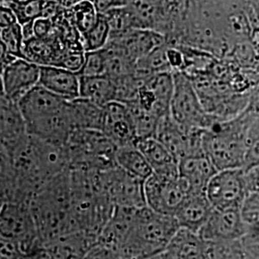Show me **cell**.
<instances>
[{"mask_svg": "<svg viewBox=\"0 0 259 259\" xmlns=\"http://www.w3.org/2000/svg\"><path fill=\"white\" fill-rule=\"evenodd\" d=\"M1 239L0 254L1 258H24L19 245L15 241L8 240L4 238Z\"/></svg>", "mask_w": 259, "mask_h": 259, "instance_id": "obj_38", "label": "cell"}, {"mask_svg": "<svg viewBox=\"0 0 259 259\" xmlns=\"http://www.w3.org/2000/svg\"><path fill=\"white\" fill-rule=\"evenodd\" d=\"M167 59L173 71H183L185 67V54L179 46L168 44L166 50Z\"/></svg>", "mask_w": 259, "mask_h": 259, "instance_id": "obj_35", "label": "cell"}, {"mask_svg": "<svg viewBox=\"0 0 259 259\" xmlns=\"http://www.w3.org/2000/svg\"><path fill=\"white\" fill-rule=\"evenodd\" d=\"M54 32V21L50 18H38L34 21V36L37 37H50Z\"/></svg>", "mask_w": 259, "mask_h": 259, "instance_id": "obj_37", "label": "cell"}, {"mask_svg": "<svg viewBox=\"0 0 259 259\" xmlns=\"http://www.w3.org/2000/svg\"><path fill=\"white\" fill-rule=\"evenodd\" d=\"M29 1H31V0H1V4H5V5H8L10 7H12V6L27 3Z\"/></svg>", "mask_w": 259, "mask_h": 259, "instance_id": "obj_44", "label": "cell"}, {"mask_svg": "<svg viewBox=\"0 0 259 259\" xmlns=\"http://www.w3.org/2000/svg\"><path fill=\"white\" fill-rule=\"evenodd\" d=\"M40 65L18 58L1 70V93L14 102L19 100L39 82Z\"/></svg>", "mask_w": 259, "mask_h": 259, "instance_id": "obj_11", "label": "cell"}, {"mask_svg": "<svg viewBox=\"0 0 259 259\" xmlns=\"http://www.w3.org/2000/svg\"><path fill=\"white\" fill-rule=\"evenodd\" d=\"M243 243L251 258H259V228L250 227L249 232L243 237Z\"/></svg>", "mask_w": 259, "mask_h": 259, "instance_id": "obj_36", "label": "cell"}, {"mask_svg": "<svg viewBox=\"0 0 259 259\" xmlns=\"http://www.w3.org/2000/svg\"><path fill=\"white\" fill-rule=\"evenodd\" d=\"M135 124L137 140L155 138L159 118L152 112L143 110L135 101L126 104ZM137 142V141H136Z\"/></svg>", "mask_w": 259, "mask_h": 259, "instance_id": "obj_28", "label": "cell"}, {"mask_svg": "<svg viewBox=\"0 0 259 259\" xmlns=\"http://www.w3.org/2000/svg\"><path fill=\"white\" fill-rule=\"evenodd\" d=\"M0 238L15 241L24 258H37L44 243L30 205L18 203L1 204Z\"/></svg>", "mask_w": 259, "mask_h": 259, "instance_id": "obj_3", "label": "cell"}, {"mask_svg": "<svg viewBox=\"0 0 259 259\" xmlns=\"http://www.w3.org/2000/svg\"><path fill=\"white\" fill-rule=\"evenodd\" d=\"M80 97L105 107L116 100V84L106 74L80 76Z\"/></svg>", "mask_w": 259, "mask_h": 259, "instance_id": "obj_22", "label": "cell"}, {"mask_svg": "<svg viewBox=\"0 0 259 259\" xmlns=\"http://www.w3.org/2000/svg\"><path fill=\"white\" fill-rule=\"evenodd\" d=\"M205 194L216 209L242 207L250 192L245 169H223L215 173L205 189Z\"/></svg>", "mask_w": 259, "mask_h": 259, "instance_id": "obj_5", "label": "cell"}, {"mask_svg": "<svg viewBox=\"0 0 259 259\" xmlns=\"http://www.w3.org/2000/svg\"><path fill=\"white\" fill-rule=\"evenodd\" d=\"M100 175L103 193L110 198L114 205L135 208L146 205L145 181L131 175L117 165L102 170Z\"/></svg>", "mask_w": 259, "mask_h": 259, "instance_id": "obj_6", "label": "cell"}, {"mask_svg": "<svg viewBox=\"0 0 259 259\" xmlns=\"http://www.w3.org/2000/svg\"><path fill=\"white\" fill-rule=\"evenodd\" d=\"M39 84L67 101L80 97V75L57 65H40Z\"/></svg>", "mask_w": 259, "mask_h": 259, "instance_id": "obj_16", "label": "cell"}, {"mask_svg": "<svg viewBox=\"0 0 259 259\" xmlns=\"http://www.w3.org/2000/svg\"><path fill=\"white\" fill-rule=\"evenodd\" d=\"M179 229L175 216L156 212L147 205L139 207L120 258H157Z\"/></svg>", "mask_w": 259, "mask_h": 259, "instance_id": "obj_1", "label": "cell"}, {"mask_svg": "<svg viewBox=\"0 0 259 259\" xmlns=\"http://www.w3.org/2000/svg\"><path fill=\"white\" fill-rule=\"evenodd\" d=\"M250 118V126L249 129L248 149L245 158L244 169L247 170L250 167L259 164V118L253 117L250 113L245 110Z\"/></svg>", "mask_w": 259, "mask_h": 259, "instance_id": "obj_32", "label": "cell"}, {"mask_svg": "<svg viewBox=\"0 0 259 259\" xmlns=\"http://www.w3.org/2000/svg\"><path fill=\"white\" fill-rule=\"evenodd\" d=\"M174 93L170 114L185 130H207L218 120L205 111L191 78L184 71H173Z\"/></svg>", "mask_w": 259, "mask_h": 259, "instance_id": "obj_4", "label": "cell"}, {"mask_svg": "<svg viewBox=\"0 0 259 259\" xmlns=\"http://www.w3.org/2000/svg\"><path fill=\"white\" fill-rule=\"evenodd\" d=\"M102 132L118 147L136 144V128L126 104L112 101L104 107Z\"/></svg>", "mask_w": 259, "mask_h": 259, "instance_id": "obj_12", "label": "cell"}, {"mask_svg": "<svg viewBox=\"0 0 259 259\" xmlns=\"http://www.w3.org/2000/svg\"><path fill=\"white\" fill-rule=\"evenodd\" d=\"M103 15L106 17L111 29L110 40L122 37L134 29L143 28L139 18L127 5L113 8Z\"/></svg>", "mask_w": 259, "mask_h": 259, "instance_id": "obj_25", "label": "cell"}, {"mask_svg": "<svg viewBox=\"0 0 259 259\" xmlns=\"http://www.w3.org/2000/svg\"><path fill=\"white\" fill-rule=\"evenodd\" d=\"M136 145L148 159L156 175L167 179L180 177L178 159L158 139H138Z\"/></svg>", "mask_w": 259, "mask_h": 259, "instance_id": "obj_19", "label": "cell"}, {"mask_svg": "<svg viewBox=\"0 0 259 259\" xmlns=\"http://www.w3.org/2000/svg\"><path fill=\"white\" fill-rule=\"evenodd\" d=\"M19 23L14 10L8 5L1 4L0 6V28L9 27Z\"/></svg>", "mask_w": 259, "mask_h": 259, "instance_id": "obj_39", "label": "cell"}, {"mask_svg": "<svg viewBox=\"0 0 259 259\" xmlns=\"http://www.w3.org/2000/svg\"><path fill=\"white\" fill-rule=\"evenodd\" d=\"M188 193L189 187L181 177L167 179L153 173L144 182L146 205L161 214L174 216Z\"/></svg>", "mask_w": 259, "mask_h": 259, "instance_id": "obj_8", "label": "cell"}, {"mask_svg": "<svg viewBox=\"0 0 259 259\" xmlns=\"http://www.w3.org/2000/svg\"><path fill=\"white\" fill-rule=\"evenodd\" d=\"M180 177L189 187L190 192H205L206 186L218 171L205 154L183 157L179 161Z\"/></svg>", "mask_w": 259, "mask_h": 259, "instance_id": "obj_18", "label": "cell"}, {"mask_svg": "<svg viewBox=\"0 0 259 259\" xmlns=\"http://www.w3.org/2000/svg\"><path fill=\"white\" fill-rule=\"evenodd\" d=\"M65 17L69 19L81 35L88 32L96 23L99 13L91 0H83L69 9H65Z\"/></svg>", "mask_w": 259, "mask_h": 259, "instance_id": "obj_27", "label": "cell"}, {"mask_svg": "<svg viewBox=\"0 0 259 259\" xmlns=\"http://www.w3.org/2000/svg\"><path fill=\"white\" fill-rule=\"evenodd\" d=\"M110 37L111 29L109 22L103 14H99L96 23L82 35L83 48L85 51L102 49L109 44Z\"/></svg>", "mask_w": 259, "mask_h": 259, "instance_id": "obj_29", "label": "cell"}, {"mask_svg": "<svg viewBox=\"0 0 259 259\" xmlns=\"http://www.w3.org/2000/svg\"><path fill=\"white\" fill-rule=\"evenodd\" d=\"M16 59L15 56L11 55L5 47L0 44V62H1V70L4 69L7 65H9L11 63H13Z\"/></svg>", "mask_w": 259, "mask_h": 259, "instance_id": "obj_42", "label": "cell"}, {"mask_svg": "<svg viewBox=\"0 0 259 259\" xmlns=\"http://www.w3.org/2000/svg\"><path fill=\"white\" fill-rule=\"evenodd\" d=\"M205 258H251L243 239L206 241Z\"/></svg>", "mask_w": 259, "mask_h": 259, "instance_id": "obj_26", "label": "cell"}, {"mask_svg": "<svg viewBox=\"0 0 259 259\" xmlns=\"http://www.w3.org/2000/svg\"><path fill=\"white\" fill-rule=\"evenodd\" d=\"M68 111L75 129L102 131L104 107L89 99L78 97L68 102Z\"/></svg>", "mask_w": 259, "mask_h": 259, "instance_id": "obj_23", "label": "cell"}, {"mask_svg": "<svg viewBox=\"0 0 259 259\" xmlns=\"http://www.w3.org/2000/svg\"><path fill=\"white\" fill-rule=\"evenodd\" d=\"M212 204L205 192H190L175 212L180 227L199 232L212 213Z\"/></svg>", "mask_w": 259, "mask_h": 259, "instance_id": "obj_15", "label": "cell"}, {"mask_svg": "<svg viewBox=\"0 0 259 259\" xmlns=\"http://www.w3.org/2000/svg\"><path fill=\"white\" fill-rule=\"evenodd\" d=\"M250 126V116L244 111L236 117L218 121L204 131V154L218 171L244 168Z\"/></svg>", "mask_w": 259, "mask_h": 259, "instance_id": "obj_2", "label": "cell"}, {"mask_svg": "<svg viewBox=\"0 0 259 259\" xmlns=\"http://www.w3.org/2000/svg\"><path fill=\"white\" fill-rule=\"evenodd\" d=\"M174 87L175 81L172 71L153 74L139 88L135 102L143 110L162 117L170 113Z\"/></svg>", "mask_w": 259, "mask_h": 259, "instance_id": "obj_9", "label": "cell"}, {"mask_svg": "<svg viewBox=\"0 0 259 259\" xmlns=\"http://www.w3.org/2000/svg\"><path fill=\"white\" fill-rule=\"evenodd\" d=\"M107 55L105 47L98 50L85 51L83 67L78 72L80 76H98L105 74Z\"/></svg>", "mask_w": 259, "mask_h": 259, "instance_id": "obj_31", "label": "cell"}, {"mask_svg": "<svg viewBox=\"0 0 259 259\" xmlns=\"http://www.w3.org/2000/svg\"><path fill=\"white\" fill-rule=\"evenodd\" d=\"M11 8L14 10L19 23L23 25L44 17L45 0H31L21 5L12 6Z\"/></svg>", "mask_w": 259, "mask_h": 259, "instance_id": "obj_33", "label": "cell"}, {"mask_svg": "<svg viewBox=\"0 0 259 259\" xmlns=\"http://www.w3.org/2000/svg\"><path fill=\"white\" fill-rule=\"evenodd\" d=\"M24 57L38 65H59L65 53L64 45L53 34L50 37H33L24 40Z\"/></svg>", "mask_w": 259, "mask_h": 259, "instance_id": "obj_20", "label": "cell"}, {"mask_svg": "<svg viewBox=\"0 0 259 259\" xmlns=\"http://www.w3.org/2000/svg\"><path fill=\"white\" fill-rule=\"evenodd\" d=\"M244 219L251 228H259V192L250 193L242 206Z\"/></svg>", "mask_w": 259, "mask_h": 259, "instance_id": "obj_34", "label": "cell"}, {"mask_svg": "<svg viewBox=\"0 0 259 259\" xmlns=\"http://www.w3.org/2000/svg\"><path fill=\"white\" fill-rule=\"evenodd\" d=\"M204 131L184 129L169 113L159 118L155 138L180 161L183 157L204 154Z\"/></svg>", "mask_w": 259, "mask_h": 259, "instance_id": "obj_7", "label": "cell"}, {"mask_svg": "<svg viewBox=\"0 0 259 259\" xmlns=\"http://www.w3.org/2000/svg\"><path fill=\"white\" fill-rule=\"evenodd\" d=\"M99 14H104L110 10L126 5V0H91Z\"/></svg>", "mask_w": 259, "mask_h": 259, "instance_id": "obj_41", "label": "cell"}, {"mask_svg": "<svg viewBox=\"0 0 259 259\" xmlns=\"http://www.w3.org/2000/svg\"><path fill=\"white\" fill-rule=\"evenodd\" d=\"M245 177L250 194L259 192V164L245 170Z\"/></svg>", "mask_w": 259, "mask_h": 259, "instance_id": "obj_40", "label": "cell"}, {"mask_svg": "<svg viewBox=\"0 0 259 259\" xmlns=\"http://www.w3.org/2000/svg\"><path fill=\"white\" fill-rule=\"evenodd\" d=\"M55 1H57L61 6H63L65 9H69L83 0H55Z\"/></svg>", "mask_w": 259, "mask_h": 259, "instance_id": "obj_43", "label": "cell"}, {"mask_svg": "<svg viewBox=\"0 0 259 259\" xmlns=\"http://www.w3.org/2000/svg\"><path fill=\"white\" fill-rule=\"evenodd\" d=\"M109 42L122 48L136 62L167 42L166 36L148 28H137Z\"/></svg>", "mask_w": 259, "mask_h": 259, "instance_id": "obj_14", "label": "cell"}, {"mask_svg": "<svg viewBox=\"0 0 259 259\" xmlns=\"http://www.w3.org/2000/svg\"><path fill=\"white\" fill-rule=\"evenodd\" d=\"M0 44H2L11 55L24 58V37L22 25L17 23L9 27L0 28Z\"/></svg>", "mask_w": 259, "mask_h": 259, "instance_id": "obj_30", "label": "cell"}, {"mask_svg": "<svg viewBox=\"0 0 259 259\" xmlns=\"http://www.w3.org/2000/svg\"><path fill=\"white\" fill-rule=\"evenodd\" d=\"M68 102L69 101L63 97L37 83L19 100L18 104L27 124L64 111Z\"/></svg>", "mask_w": 259, "mask_h": 259, "instance_id": "obj_13", "label": "cell"}, {"mask_svg": "<svg viewBox=\"0 0 259 259\" xmlns=\"http://www.w3.org/2000/svg\"><path fill=\"white\" fill-rule=\"evenodd\" d=\"M250 226L244 219L242 207L213 209L199 234L206 241L237 240L249 232Z\"/></svg>", "mask_w": 259, "mask_h": 259, "instance_id": "obj_10", "label": "cell"}, {"mask_svg": "<svg viewBox=\"0 0 259 259\" xmlns=\"http://www.w3.org/2000/svg\"><path fill=\"white\" fill-rule=\"evenodd\" d=\"M206 240L191 230L180 227L165 250L157 258L192 259L205 258Z\"/></svg>", "mask_w": 259, "mask_h": 259, "instance_id": "obj_17", "label": "cell"}, {"mask_svg": "<svg viewBox=\"0 0 259 259\" xmlns=\"http://www.w3.org/2000/svg\"><path fill=\"white\" fill-rule=\"evenodd\" d=\"M115 162L124 171L143 181L154 173L148 159L136 144L118 147L115 154Z\"/></svg>", "mask_w": 259, "mask_h": 259, "instance_id": "obj_24", "label": "cell"}, {"mask_svg": "<svg viewBox=\"0 0 259 259\" xmlns=\"http://www.w3.org/2000/svg\"><path fill=\"white\" fill-rule=\"evenodd\" d=\"M0 137L1 142H9L27 135V124L19 104L1 93Z\"/></svg>", "mask_w": 259, "mask_h": 259, "instance_id": "obj_21", "label": "cell"}]
</instances>
